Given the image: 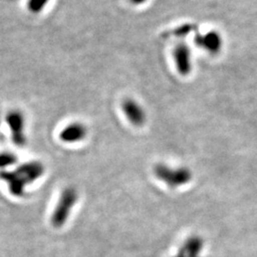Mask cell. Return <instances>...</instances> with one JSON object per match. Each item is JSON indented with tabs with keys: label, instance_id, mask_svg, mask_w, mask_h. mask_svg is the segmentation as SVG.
Returning a JSON list of instances; mask_svg holds the SVG:
<instances>
[{
	"label": "cell",
	"instance_id": "1",
	"mask_svg": "<svg viewBox=\"0 0 257 257\" xmlns=\"http://www.w3.org/2000/svg\"><path fill=\"white\" fill-rule=\"evenodd\" d=\"M45 173V167L39 161H29L14 171H1L0 179L5 181L9 192L16 197L25 195L26 187L36 182Z\"/></svg>",
	"mask_w": 257,
	"mask_h": 257
},
{
	"label": "cell",
	"instance_id": "2",
	"mask_svg": "<svg viewBox=\"0 0 257 257\" xmlns=\"http://www.w3.org/2000/svg\"><path fill=\"white\" fill-rule=\"evenodd\" d=\"M77 199L78 193L73 187H67L61 192L51 216V224L54 228L58 229L64 226L77 202Z\"/></svg>",
	"mask_w": 257,
	"mask_h": 257
},
{
	"label": "cell",
	"instance_id": "3",
	"mask_svg": "<svg viewBox=\"0 0 257 257\" xmlns=\"http://www.w3.org/2000/svg\"><path fill=\"white\" fill-rule=\"evenodd\" d=\"M5 121L9 127L14 144L19 148L24 147L27 143L24 114L20 110H11L6 114Z\"/></svg>",
	"mask_w": 257,
	"mask_h": 257
},
{
	"label": "cell",
	"instance_id": "4",
	"mask_svg": "<svg viewBox=\"0 0 257 257\" xmlns=\"http://www.w3.org/2000/svg\"><path fill=\"white\" fill-rule=\"evenodd\" d=\"M121 108L127 119L135 126H142L146 121V113L143 107L133 98H126Z\"/></svg>",
	"mask_w": 257,
	"mask_h": 257
},
{
	"label": "cell",
	"instance_id": "5",
	"mask_svg": "<svg viewBox=\"0 0 257 257\" xmlns=\"http://www.w3.org/2000/svg\"><path fill=\"white\" fill-rule=\"evenodd\" d=\"M88 135V128L80 122H73L61 130L59 139L69 144L78 143L84 140Z\"/></svg>",
	"mask_w": 257,
	"mask_h": 257
},
{
	"label": "cell",
	"instance_id": "6",
	"mask_svg": "<svg viewBox=\"0 0 257 257\" xmlns=\"http://www.w3.org/2000/svg\"><path fill=\"white\" fill-rule=\"evenodd\" d=\"M197 46L208 51L211 54H217L222 48L223 40L220 35L215 32L211 31L205 35H196L194 38Z\"/></svg>",
	"mask_w": 257,
	"mask_h": 257
},
{
	"label": "cell",
	"instance_id": "7",
	"mask_svg": "<svg viewBox=\"0 0 257 257\" xmlns=\"http://www.w3.org/2000/svg\"><path fill=\"white\" fill-rule=\"evenodd\" d=\"M175 65L179 74L187 75L192 70V55L189 47L186 44H178L174 51Z\"/></svg>",
	"mask_w": 257,
	"mask_h": 257
},
{
	"label": "cell",
	"instance_id": "8",
	"mask_svg": "<svg viewBox=\"0 0 257 257\" xmlns=\"http://www.w3.org/2000/svg\"><path fill=\"white\" fill-rule=\"evenodd\" d=\"M18 161V157L10 152H2L0 153V169L4 171V169L15 165Z\"/></svg>",
	"mask_w": 257,
	"mask_h": 257
},
{
	"label": "cell",
	"instance_id": "9",
	"mask_svg": "<svg viewBox=\"0 0 257 257\" xmlns=\"http://www.w3.org/2000/svg\"><path fill=\"white\" fill-rule=\"evenodd\" d=\"M49 1L50 0H28V10L32 14H39L46 7Z\"/></svg>",
	"mask_w": 257,
	"mask_h": 257
},
{
	"label": "cell",
	"instance_id": "10",
	"mask_svg": "<svg viewBox=\"0 0 257 257\" xmlns=\"http://www.w3.org/2000/svg\"><path fill=\"white\" fill-rule=\"evenodd\" d=\"M134 5H142L144 3H146L147 0H130Z\"/></svg>",
	"mask_w": 257,
	"mask_h": 257
},
{
	"label": "cell",
	"instance_id": "11",
	"mask_svg": "<svg viewBox=\"0 0 257 257\" xmlns=\"http://www.w3.org/2000/svg\"><path fill=\"white\" fill-rule=\"evenodd\" d=\"M0 124H1V114H0Z\"/></svg>",
	"mask_w": 257,
	"mask_h": 257
}]
</instances>
